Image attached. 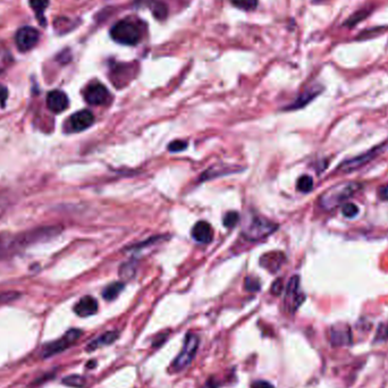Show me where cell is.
Here are the masks:
<instances>
[{"instance_id": "obj_1", "label": "cell", "mask_w": 388, "mask_h": 388, "mask_svg": "<svg viewBox=\"0 0 388 388\" xmlns=\"http://www.w3.org/2000/svg\"><path fill=\"white\" fill-rule=\"evenodd\" d=\"M361 188H362V184L358 182L339 183L322 193V196L319 199V206L324 210L332 211L344 203L348 199L355 196V193H358Z\"/></svg>"}, {"instance_id": "obj_2", "label": "cell", "mask_w": 388, "mask_h": 388, "mask_svg": "<svg viewBox=\"0 0 388 388\" xmlns=\"http://www.w3.org/2000/svg\"><path fill=\"white\" fill-rule=\"evenodd\" d=\"M110 35L116 42L125 46H134L140 41V30L128 19L119 20L110 30Z\"/></svg>"}, {"instance_id": "obj_3", "label": "cell", "mask_w": 388, "mask_h": 388, "mask_svg": "<svg viewBox=\"0 0 388 388\" xmlns=\"http://www.w3.org/2000/svg\"><path fill=\"white\" fill-rule=\"evenodd\" d=\"M277 225L262 217H253L249 220L243 229V236L249 241H260L275 232Z\"/></svg>"}, {"instance_id": "obj_4", "label": "cell", "mask_w": 388, "mask_h": 388, "mask_svg": "<svg viewBox=\"0 0 388 388\" xmlns=\"http://www.w3.org/2000/svg\"><path fill=\"white\" fill-rule=\"evenodd\" d=\"M81 336H82V332L80 329L68 330V332L61 338L45 345L42 351H41V355H42L44 358H49V356L58 354L62 352V351L67 350L70 346H72Z\"/></svg>"}, {"instance_id": "obj_5", "label": "cell", "mask_w": 388, "mask_h": 388, "mask_svg": "<svg viewBox=\"0 0 388 388\" xmlns=\"http://www.w3.org/2000/svg\"><path fill=\"white\" fill-rule=\"evenodd\" d=\"M198 346L199 337L194 334H188L185 338L184 346H183L180 355L177 356L174 363H173V368H174L175 371H182L183 369H185L190 365L193 358L196 356Z\"/></svg>"}, {"instance_id": "obj_6", "label": "cell", "mask_w": 388, "mask_h": 388, "mask_svg": "<svg viewBox=\"0 0 388 388\" xmlns=\"http://www.w3.org/2000/svg\"><path fill=\"white\" fill-rule=\"evenodd\" d=\"M385 144H381L376 146V148H372L371 150L364 152V154L360 155L358 157H354L352 159L345 160L338 166V168L336 173H342V174H346V173H351L354 171L356 169L361 168V167L364 166L370 162L371 160H374L376 157H378L382 151H384Z\"/></svg>"}, {"instance_id": "obj_7", "label": "cell", "mask_w": 388, "mask_h": 388, "mask_svg": "<svg viewBox=\"0 0 388 388\" xmlns=\"http://www.w3.org/2000/svg\"><path fill=\"white\" fill-rule=\"evenodd\" d=\"M60 227L50 226V227H42V228H36L31 232L24 233L20 235L19 238L16 239V241H13L14 244H17L20 246L31 245L38 242H42L48 239H51L58 235L60 233Z\"/></svg>"}, {"instance_id": "obj_8", "label": "cell", "mask_w": 388, "mask_h": 388, "mask_svg": "<svg viewBox=\"0 0 388 388\" xmlns=\"http://www.w3.org/2000/svg\"><path fill=\"white\" fill-rule=\"evenodd\" d=\"M40 33L38 30L31 26H24V28L19 29L17 31L16 35H15V42H16L17 48L20 51H29L33 49L39 42Z\"/></svg>"}, {"instance_id": "obj_9", "label": "cell", "mask_w": 388, "mask_h": 388, "mask_svg": "<svg viewBox=\"0 0 388 388\" xmlns=\"http://www.w3.org/2000/svg\"><path fill=\"white\" fill-rule=\"evenodd\" d=\"M84 99L88 103L94 104V106H101L110 101V93L107 88L102 85L101 83H92L85 89Z\"/></svg>"}, {"instance_id": "obj_10", "label": "cell", "mask_w": 388, "mask_h": 388, "mask_svg": "<svg viewBox=\"0 0 388 388\" xmlns=\"http://www.w3.org/2000/svg\"><path fill=\"white\" fill-rule=\"evenodd\" d=\"M303 293L300 292V278L297 276L292 277L286 287V306L292 312L301 306L304 301Z\"/></svg>"}, {"instance_id": "obj_11", "label": "cell", "mask_w": 388, "mask_h": 388, "mask_svg": "<svg viewBox=\"0 0 388 388\" xmlns=\"http://www.w3.org/2000/svg\"><path fill=\"white\" fill-rule=\"evenodd\" d=\"M329 339L335 346H344L352 343V333L346 324H336L330 328Z\"/></svg>"}, {"instance_id": "obj_12", "label": "cell", "mask_w": 388, "mask_h": 388, "mask_svg": "<svg viewBox=\"0 0 388 388\" xmlns=\"http://www.w3.org/2000/svg\"><path fill=\"white\" fill-rule=\"evenodd\" d=\"M94 122V116L90 110H81L77 112L74 115H72L68 124H70V128L74 132H81L91 126Z\"/></svg>"}, {"instance_id": "obj_13", "label": "cell", "mask_w": 388, "mask_h": 388, "mask_svg": "<svg viewBox=\"0 0 388 388\" xmlns=\"http://www.w3.org/2000/svg\"><path fill=\"white\" fill-rule=\"evenodd\" d=\"M68 104H70V101H68L67 96L62 91H51L47 97V106L52 113L59 114L64 112L67 109Z\"/></svg>"}, {"instance_id": "obj_14", "label": "cell", "mask_w": 388, "mask_h": 388, "mask_svg": "<svg viewBox=\"0 0 388 388\" xmlns=\"http://www.w3.org/2000/svg\"><path fill=\"white\" fill-rule=\"evenodd\" d=\"M74 311L78 317H90L98 311V302L92 296H84L75 304Z\"/></svg>"}, {"instance_id": "obj_15", "label": "cell", "mask_w": 388, "mask_h": 388, "mask_svg": "<svg viewBox=\"0 0 388 388\" xmlns=\"http://www.w3.org/2000/svg\"><path fill=\"white\" fill-rule=\"evenodd\" d=\"M192 236L199 243H210L213 238L212 228L207 222H198L192 229Z\"/></svg>"}, {"instance_id": "obj_16", "label": "cell", "mask_w": 388, "mask_h": 388, "mask_svg": "<svg viewBox=\"0 0 388 388\" xmlns=\"http://www.w3.org/2000/svg\"><path fill=\"white\" fill-rule=\"evenodd\" d=\"M284 255L279 252H270L265 255H262L260 260V264L264 266V268L270 270L271 272H275L279 270L281 266L284 262Z\"/></svg>"}, {"instance_id": "obj_17", "label": "cell", "mask_w": 388, "mask_h": 388, "mask_svg": "<svg viewBox=\"0 0 388 388\" xmlns=\"http://www.w3.org/2000/svg\"><path fill=\"white\" fill-rule=\"evenodd\" d=\"M117 338H118L117 332L104 333L99 338L92 340L91 343H89L87 351H93V350H97L98 348H101V346L103 345H110V344H113Z\"/></svg>"}, {"instance_id": "obj_18", "label": "cell", "mask_w": 388, "mask_h": 388, "mask_svg": "<svg viewBox=\"0 0 388 388\" xmlns=\"http://www.w3.org/2000/svg\"><path fill=\"white\" fill-rule=\"evenodd\" d=\"M319 92H320V90H318L317 88H312V89H309V90L307 91H304L301 96L297 98V100L295 102H293L291 109H297V108L306 106V104L310 102L314 97L318 96Z\"/></svg>"}, {"instance_id": "obj_19", "label": "cell", "mask_w": 388, "mask_h": 388, "mask_svg": "<svg viewBox=\"0 0 388 388\" xmlns=\"http://www.w3.org/2000/svg\"><path fill=\"white\" fill-rule=\"evenodd\" d=\"M123 288H124L123 283H119V282L113 283V284H110L104 288L102 292V296L106 298L107 301L115 300V298L119 295V293L122 292Z\"/></svg>"}, {"instance_id": "obj_20", "label": "cell", "mask_w": 388, "mask_h": 388, "mask_svg": "<svg viewBox=\"0 0 388 388\" xmlns=\"http://www.w3.org/2000/svg\"><path fill=\"white\" fill-rule=\"evenodd\" d=\"M62 384H65L67 386H70V387L82 388V387L85 386L87 380H85L84 377H82V376L72 375V376L65 377V378L62 379Z\"/></svg>"}, {"instance_id": "obj_21", "label": "cell", "mask_w": 388, "mask_h": 388, "mask_svg": "<svg viewBox=\"0 0 388 388\" xmlns=\"http://www.w3.org/2000/svg\"><path fill=\"white\" fill-rule=\"evenodd\" d=\"M30 5L31 7H32L33 12L38 15V17L41 19L46 8L48 7L49 0H30ZM41 23H42V19H41Z\"/></svg>"}, {"instance_id": "obj_22", "label": "cell", "mask_w": 388, "mask_h": 388, "mask_svg": "<svg viewBox=\"0 0 388 388\" xmlns=\"http://www.w3.org/2000/svg\"><path fill=\"white\" fill-rule=\"evenodd\" d=\"M313 188V180L312 177L308 175H303L297 181V190L302 193L311 192Z\"/></svg>"}, {"instance_id": "obj_23", "label": "cell", "mask_w": 388, "mask_h": 388, "mask_svg": "<svg viewBox=\"0 0 388 388\" xmlns=\"http://www.w3.org/2000/svg\"><path fill=\"white\" fill-rule=\"evenodd\" d=\"M230 3L242 10H254L258 6V0H230Z\"/></svg>"}, {"instance_id": "obj_24", "label": "cell", "mask_w": 388, "mask_h": 388, "mask_svg": "<svg viewBox=\"0 0 388 388\" xmlns=\"http://www.w3.org/2000/svg\"><path fill=\"white\" fill-rule=\"evenodd\" d=\"M342 213L346 218H353L359 213V207L354 203L348 202L342 207Z\"/></svg>"}, {"instance_id": "obj_25", "label": "cell", "mask_w": 388, "mask_h": 388, "mask_svg": "<svg viewBox=\"0 0 388 388\" xmlns=\"http://www.w3.org/2000/svg\"><path fill=\"white\" fill-rule=\"evenodd\" d=\"M368 14H369V10L361 9V10H359V12H356L354 15H352V16H351L348 20H346L345 25H348V26H353V25H355L356 23H359L360 20L364 19L367 16H368Z\"/></svg>"}, {"instance_id": "obj_26", "label": "cell", "mask_w": 388, "mask_h": 388, "mask_svg": "<svg viewBox=\"0 0 388 388\" xmlns=\"http://www.w3.org/2000/svg\"><path fill=\"white\" fill-rule=\"evenodd\" d=\"M239 219H240V216L238 212H235V211L227 212L224 216V225L226 227H234L235 225L239 223Z\"/></svg>"}, {"instance_id": "obj_27", "label": "cell", "mask_w": 388, "mask_h": 388, "mask_svg": "<svg viewBox=\"0 0 388 388\" xmlns=\"http://www.w3.org/2000/svg\"><path fill=\"white\" fill-rule=\"evenodd\" d=\"M245 288L249 292H256L260 290V282L253 278V277H246L245 278Z\"/></svg>"}, {"instance_id": "obj_28", "label": "cell", "mask_w": 388, "mask_h": 388, "mask_svg": "<svg viewBox=\"0 0 388 388\" xmlns=\"http://www.w3.org/2000/svg\"><path fill=\"white\" fill-rule=\"evenodd\" d=\"M152 12H154L155 16L157 18L161 19V18H164L166 16V15H167V8L162 4L158 3V4L155 5L154 8H152Z\"/></svg>"}, {"instance_id": "obj_29", "label": "cell", "mask_w": 388, "mask_h": 388, "mask_svg": "<svg viewBox=\"0 0 388 388\" xmlns=\"http://www.w3.org/2000/svg\"><path fill=\"white\" fill-rule=\"evenodd\" d=\"M187 146V142L185 141H181V140H176L174 142H171L168 146L169 151L171 152H178V151H183Z\"/></svg>"}, {"instance_id": "obj_30", "label": "cell", "mask_w": 388, "mask_h": 388, "mask_svg": "<svg viewBox=\"0 0 388 388\" xmlns=\"http://www.w3.org/2000/svg\"><path fill=\"white\" fill-rule=\"evenodd\" d=\"M388 338V324L381 325L377 333V339H387Z\"/></svg>"}, {"instance_id": "obj_31", "label": "cell", "mask_w": 388, "mask_h": 388, "mask_svg": "<svg viewBox=\"0 0 388 388\" xmlns=\"http://www.w3.org/2000/svg\"><path fill=\"white\" fill-rule=\"evenodd\" d=\"M283 288H284V287H283L282 279H277V281L274 283V284H272V286H271V292H272V294L279 295L281 293H282V291H283Z\"/></svg>"}, {"instance_id": "obj_32", "label": "cell", "mask_w": 388, "mask_h": 388, "mask_svg": "<svg viewBox=\"0 0 388 388\" xmlns=\"http://www.w3.org/2000/svg\"><path fill=\"white\" fill-rule=\"evenodd\" d=\"M252 388H275L270 382L265 380H258L252 384Z\"/></svg>"}, {"instance_id": "obj_33", "label": "cell", "mask_w": 388, "mask_h": 388, "mask_svg": "<svg viewBox=\"0 0 388 388\" xmlns=\"http://www.w3.org/2000/svg\"><path fill=\"white\" fill-rule=\"evenodd\" d=\"M378 194L381 200H388V184L381 186L378 190Z\"/></svg>"}, {"instance_id": "obj_34", "label": "cell", "mask_w": 388, "mask_h": 388, "mask_svg": "<svg viewBox=\"0 0 388 388\" xmlns=\"http://www.w3.org/2000/svg\"><path fill=\"white\" fill-rule=\"evenodd\" d=\"M7 64V59L5 58V57L0 54V73L3 72V70L5 68V66H6Z\"/></svg>"}, {"instance_id": "obj_35", "label": "cell", "mask_w": 388, "mask_h": 388, "mask_svg": "<svg viewBox=\"0 0 388 388\" xmlns=\"http://www.w3.org/2000/svg\"><path fill=\"white\" fill-rule=\"evenodd\" d=\"M93 365H96V361H92V363L88 364V367H93Z\"/></svg>"}]
</instances>
